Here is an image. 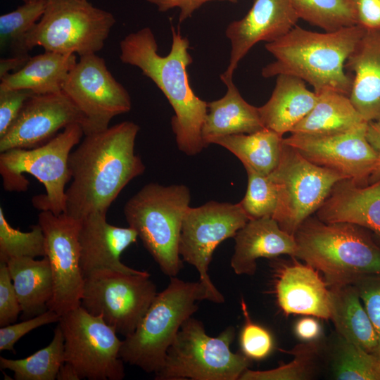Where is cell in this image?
I'll use <instances>...</instances> for the list:
<instances>
[{
  "mask_svg": "<svg viewBox=\"0 0 380 380\" xmlns=\"http://www.w3.org/2000/svg\"><path fill=\"white\" fill-rule=\"evenodd\" d=\"M139 127L124 121L84 135L71 151L68 166L72 182L66 189L65 213L81 220L107 211L127 184L142 175L145 165L135 154Z\"/></svg>",
  "mask_w": 380,
  "mask_h": 380,
  "instance_id": "cell-1",
  "label": "cell"
},
{
  "mask_svg": "<svg viewBox=\"0 0 380 380\" xmlns=\"http://www.w3.org/2000/svg\"><path fill=\"white\" fill-rule=\"evenodd\" d=\"M172 34L170 53H158L156 37L149 27H144L127 35L120 42V59L125 64L139 68L164 94L175 115L171 119L179 151L192 156L207 147L201 129L208 113V102L192 90L186 71L193 62L188 39L181 34L179 27L171 26Z\"/></svg>",
  "mask_w": 380,
  "mask_h": 380,
  "instance_id": "cell-2",
  "label": "cell"
},
{
  "mask_svg": "<svg viewBox=\"0 0 380 380\" xmlns=\"http://www.w3.org/2000/svg\"><path fill=\"white\" fill-rule=\"evenodd\" d=\"M366 29L355 25L316 32L297 25L280 39L266 43L275 60L262 70L265 78L288 75L309 83L316 94L332 89L349 96L353 78L345 63Z\"/></svg>",
  "mask_w": 380,
  "mask_h": 380,
  "instance_id": "cell-3",
  "label": "cell"
},
{
  "mask_svg": "<svg viewBox=\"0 0 380 380\" xmlns=\"http://www.w3.org/2000/svg\"><path fill=\"white\" fill-rule=\"evenodd\" d=\"M294 236L296 257L320 271L330 286L380 276V247L360 226L309 217Z\"/></svg>",
  "mask_w": 380,
  "mask_h": 380,
  "instance_id": "cell-4",
  "label": "cell"
},
{
  "mask_svg": "<svg viewBox=\"0 0 380 380\" xmlns=\"http://www.w3.org/2000/svg\"><path fill=\"white\" fill-rule=\"evenodd\" d=\"M203 300H208V294L199 281L170 277L168 286L157 293L134 332L122 340L121 359L147 373H156L181 326L197 311L196 303Z\"/></svg>",
  "mask_w": 380,
  "mask_h": 380,
  "instance_id": "cell-5",
  "label": "cell"
},
{
  "mask_svg": "<svg viewBox=\"0 0 380 380\" xmlns=\"http://www.w3.org/2000/svg\"><path fill=\"white\" fill-rule=\"evenodd\" d=\"M191 194L184 184L149 183L125 203L124 214L144 247L170 277L183 267L179 253L182 222L190 207Z\"/></svg>",
  "mask_w": 380,
  "mask_h": 380,
  "instance_id": "cell-6",
  "label": "cell"
},
{
  "mask_svg": "<svg viewBox=\"0 0 380 380\" xmlns=\"http://www.w3.org/2000/svg\"><path fill=\"white\" fill-rule=\"evenodd\" d=\"M84 135L80 124L67 126L62 132L32 148H13L0 154V174L7 191H25L27 173L44 184L46 194L35 196L32 204L38 210L60 215L66 210L65 187L71 179L68 160L73 147Z\"/></svg>",
  "mask_w": 380,
  "mask_h": 380,
  "instance_id": "cell-7",
  "label": "cell"
},
{
  "mask_svg": "<svg viewBox=\"0 0 380 380\" xmlns=\"http://www.w3.org/2000/svg\"><path fill=\"white\" fill-rule=\"evenodd\" d=\"M235 336L227 327L217 336H208L202 322L192 317L181 326L167 350L156 380H237L251 365L243 354L234 353Z\"/></svg>",
  "mask_w": 380,
  "mask_h": 380,
  "instance_id": "cell-8",
  "label": "cell"
},
{
  "mask_svg": "<svg viewBox=\"0 0 380 380\" xmlns=\"http://www.w3.org/2000/svg\"><path fill=\"white\" fill-rule=\"evenodd\" d=\"M116 20L87 0H48L39 20L29 31L25 44L46 51L80 56L101 50Z\"/></svg>",
  "mask_w": 380,
  "mask_h": 380,
  "instance_id": "cell-9",
  "label": "cell"
},
{
  "mask_svg": "<svg viewBox=\"0 0 380 380\" xmlns=\"http://www.w3.org/2000/svg\"><path fill=\"white\" fill-rule=\"evenodd\" d=\"M269 175L278 190V203L272 218L291 235L317 211L334 186L348 179L338 172L312 163L284 142L279 164Z\"/></svg>",
  "mask_w": 380,
  "mask_h": 380,
  "instance_id": "cell-10",
  "label": "cell"
},
{
  "mask_svg": "<svg viewBox=\"0 0 380 380\" xmlns=\"http://www.w3.org/2000/svg\"><path fill=\"white\" fill-rule=\"evenodd\" d=\"M157 293L146 271L101 270L84 277L80 305L126 337L134 332Z\"/></svg>",
  "mask_w": 380,
  "mask_h": 380,
  "instance_id": "cell-11",
  "label": "cell"
},
{
  "mask_svg": "<svg viewBox=\"0 0 380 380\" xmlns=\"http://www.w3.org/2000/svg\"><path fill=\"white\" fill-rule=\"evenodd\" d=\"M58 322L64 337L65 362L75 368L81 379L125 377L124 361L120 356L122 341L101 316L80 305L61 315Z\"/></svg>",
  "mask_w": 380,
  "mask_h": 380,
  "instance_id": "cell-12",
  "label": "cell"
},
{
  "mask_svg": "<svg viewBox=\"0 0 380 380\" xmlns=\"http://www.w3.org/2000/svg\"><path fill=\"white\" fill-rule=\"evenodd\" d=\"M250 220L240 203L210 201L189 207L183 219L179 253L183 260L198 272L199 281L204 286L208 300L216 304L224 302L208 274V267L215 248L224 240L234 237Z\"/></svg>",
  "mask_w": 380,
  "mask_h": 380,
  "instance_id": "cell-13",
  "label": "cell"
},
{
  "mask_svg": "<svg viewBox=\"0 0 380 380\" xmlns=\"http://www.w3.org/2000/svg\"><path fill=\"white\" fill-rule=\"evenodd\" d=\"M63 91L83 115L84 135L106 129L115 116L132 108L129 93L108 70L105 60L96 53L80 57Z\"/></svg>",
  "mask_w": 380,
  "mask_h": 380,
  "instance_id": "cell-14",
  "label": "cell"
},
{
  "mask_svg": "<svg viewBox=\"0 0 380 380\" xmlns=\"http://www.w3.org/2000/svg\"><path fill=\"white\" fill-rule=\"evenodd\" d=\"M80 223L65 213L55 215L42 210L38 215L53 283L48 309L60 316L80 305L84 282L80 266Z\"/></svg>",
  "mask_w": 380,
  "mask_h": 380,
  "instance_id": "cell-15",
  "label": "cell"
},
{
  "mask_svg": "<svg viewBox=\"0 0 380 380\" xmlns=\"http://www.w3.org/2000/svg\"><path fill=\"white\" fill-rule=\"evenodd\" d=\"M367 125L332 134L293 133L284 138L283 142L312 163L365 186L380 167V158L367 139Z\"/></svg>",
  "mask_w": 380,
  "mask_h": 380,
  "instance_id": "cell-16",
  "label": "cell"
},
{
  "mask_svg": "<svg viewBox=\"0 0 380 380\" xmlns=\"http://www.w3.org/2000/svg\"><path fill=\"white\" fill-rule=\"evenodd\" d=\"M84 121L82 113L63 91L34 94L0 137V152L39 146L70 125L77 123L82 128Z\"/></svg>",
  "mask_w": 380,
  "mask_h": 380,
  "instance_id": "cell-17",
  "label": "cell"
},
{
  "mask_svg": "<svg viewBox=\"0 0 380 380\" xmlns=\"http://www.w3.org/2000/svg\"><path fill=\"white\" fill-rule=\"evenodd\" d=\"M299 20L293 0H254L246 15L230 23L225 30L231 52L227 68L220 76L232 77L239 63L253 46L280 39Z\"/></svg>",
  "mask_w": 380,
  "mask_h": 380,
  "instance_id": "cell-18",
  "label": "cell"
},
{
  "mask_svg": "<svg viewBox=\"0 0 380 380\" xmlns=\"http://www.w3.org/2000/svg\"><path fill=\"white\" fill-rule=\"evenodd\" d=\"M137 232L132 227L109 224L106 214L91 213L81 220L79 230L80 266L84 277L101 270L126 273L141 270L131 268L120 260L122 253L137 241Z\"/></svg>",
  "mask_w": 380,
  "mask_h": 380,
  "instance_id": "cell-19",
  "label": "cell"
},
{
  "mask_svg": "<svg viewBox=\"0 0 380 380\" xmlns=\"http://www.w3.org/2000/svg\"><path fill=\"white\" fill-rule=\"evenodd\" d=\"M274 288L277 303L286 315H312L329 319L331 296L327 283L310 265L276 264Z\"/></svg>",
  "mask_w": 380,
  "mask_h": 380,
  "instance_id": "cell-20",
  "label": "cell"
},
{
  "mask_svg": "<svg viewBox=\"0 0 380 380\" xmlns=\"http://www.w3.org/2000/svg\"><path fill=\"white\" fill-rule=\"evenodd\" d=\"M234 238V251L230 265L239 275H253L260 258L281 255L294 258L297 252L294 235L281 229L272 217L250 220Z\"/></svg>",
  "mask_w": 380,
  "mask_h": 380,
  "instance_id": "cell-21",
  "label": "cell"
},
{
  "mask_svg": "<svg viewBox=\"0 0 380 380\" xmlns=\"http://www.w3.org/2000/svg\"><path fill=\"white\" fill-rule=\"evenodd\" d=\"M324 222H348L367 228L380 236V179L365 186L350 179L337 182L317 211Z\"/></svg>",
  "mask_w": 380,
  "mask_h": 380,
  "instance_id": "cell-22",
  "label": "cell"
},
{
  "mask_svg": "<svg viewBox=\"0 0 380 380\" xmlns=\"http://www.w3.org/2000/svg\"><path fill=\"white\" fill-rule=\"evenodd\" d=\"M354 72L349 99L367 122L380 119V30H367L347 58Z\"/></svg>",
  "mask_w": 380,
  "mask_h": 380,
  "instance_id": "cell-23",
  "label": "cell"
},
{
  "mask_svg": "<svg viewBox=\"0 0 380 380\" xmlns=\"http://www.w3.org/2000/svg\"><path fill=\"white\" fill-rule=\"evenodd\" d=\"M227 86L225 95L208 102V113L202 129V139L208 146L219 137L251 134L263 128L258 107L248 103L240 94L232 77H221Z\"/></svg>",
  "mask_w": 380,
  "mask_h": 380,
  "instance_id": "cell-24",
  "label": "cell"
},
{
  "mask_svg": "<svg viewBox=\"0 0 380 380\" xmlns=\"http://www.w3.org/2000/svg\"><path fill=\"white\" fill-rule=\"evenodd\" d=\"M318 99L303 80L291 75H279L270 99L258 107L265 128L282 135L291 132L313 108Z\"/></svg>",
  "mask_w": 380,
  "mask_h": 380,
  "instance_id": "cell-25",
  "label": "cell"
},
{
  "mask_svg": "<svg viewBox=\"0 0 380 380\" xmlns=\"http://www.w3.org/2000/svg\"><path fill=\"white\" fill-rule=\"evenodd\" d=\"M75 54L46 51L30 57L19 70L1 79V89H28L35 94L63 91V84L77 63Z\"/></svg>",
  "mask_w": 380,
  "mask_h": 380,
  "instance_id": "cell-26",
  "label": "cell"
},
{
  "mask_svg": "<svg viewBox=\"0 0 380 380\" xmlns=\"http://www.w3.org/2000/svg\"><path fill=\"white\" fill-rule=\"evenodd\" d=\"M6 263L20 303L22 318L27 319L46 311L53 293L48 258L23 257Z\"/></svg>",
  "mask_w": 380,
  "mask_h": 380,
  "instance_id": "cell-27",
  "label": "cell"
},
{
  "mask_svg": "<svg viewBox=\"0 0 380 380\" xmlns=\"http://www.w3.org/2000/svg\"><path fill=\"white\" fill-rule=\"evenodd\" d=\"M330 287V319L341 338L376 355L377 336L366 309L361 304L357 286L350 284Z\"/></svg>",
  "mask_w": 380,
  "mask_h": 380,
  "instance_id": "cell-28",
  "label": "cell"
},
{
  "mask_svg": "<svg viewBox=\"0 0 380 380\" xmlns=\"http://www.w3.org/2000/svg\"><path fill=\"white\" fill-rule=\"evenodd\" d=\"M310 112L291 132L309 134H332L347 132L367 123L348 96L332 89L317 94Z\"/></svg>",
  "mask_w": 380,
  "mask_h": 380,
  "instance_id": "cell-29",
  "label": "cell"
},
{
  "mask_svg": "<svg viewBox=\"0 0 380 380\" xmlns=\"http://www.w3.org/2000/svg\"><path fill=\"white\" fill-rule=\"evenodd\" d=\"M283 136L263 128L251 134L222 137L211 144L220 145L249 167L263 175L270 174L278 165L283 144Z\"/></svg>",
  "mask_w": 380,
  "mask_h": 380,
  "instance_id": "cell-30",
  "label": "cell"
},
{
  "mask_svg": "<svg viewBox=\"0 0 380 380\" xmlns=\"http://www.w3.org/2000/svg\"><path fill=\"white\" fill-rule=\"evenodd\" d=\"M64 362V337L58 324L45 348L23 359L0 357L1 368L12 371L16 380H55Z\"/></svg>",
  "mask_w": 380,
  "mask_h": 380,
  "instance_id": "cell-31",
  "label": "cell"
},
{
  "mask_svg": "<svg viewBox=\"0 0 380 380\" xmlns=\"http://www.w3.org/2000/svg\"><path fill=\"white\" fill-rule=\"evenodd\" d=\"M47 1L26 2L15 10L0 16L1 55L6 56L4 57L30 58L25 37L44 14Z\"/></svg>",
  "mask_w": 380,
  "mask_h": 380,
  "instance_id": "cell-32",
  "label": "cell"
},
{
  "mask_svg": "<svg viewBox=\"0 0 380 380\" xmlns=\"http://www.w3.org/2000/svg\"><path fill=\"white\" fill-rule=\"evenodd\" d=\"M299 18L325 32L357 25L350 0H293Z\"/></svg>",
  "mask_w": 380,
  "mask_h": 380,
  "instance_id": "cell-33",
  "label": "cell"
},
{
  "mask_svg": "<svg viewBox=\"0 0 380 380\" xmlns=\"http://www.w3.org/2000/svg\"><path fill=\"white\" fill-rule=\"evenodd\" d=\"M46 239L39 224L32 225L31 231L22 232L13 228L0 208V262L23 257H45Z\"/></svg>",
  "mask_w": 380,
  "mask_h": 380,
  "instance_id": "cell-34",
  "label": "cell"
},
{
  "mask_svg": "<svg viewBox=\"0 0 380 380\" xmlns=\"http://www.w3.org/2000/svg\"><path fill=\"white\" fill-rule=\"evenodd\" d=\"M338 380H380V359L342 338L334 366Z\"/></svg>",
  "mask_w": 380,
  "mask_h": 380,
  "instance_id": "cell-35",
  "label": "cell"
},
{
  "mask_svg": "<svg viewBox=\"0 0 380 380\" xmlns=\"http://www.w3.org/2000/svg\"><path fill=\"white\" fill-rule=\"evenodd\" d=\"M290 353L293 355L291 362L269 370L254 371L248 368L239 380H303L310 378L318 354L317 345L313 342L299 344Z\"/></svg>",
  "mask_w": 380,
  "mask_h": 380,
  "instance_id": "cell-36",
  "label": "cell"
},
{
  "mask_svg": "<svg viewBox=\"0 0 380 380\" xmlns=\"http://www.w3.org/2000/svg\"><path fill=\"white\" fill-rule=\"evenodd\" d=\"M248 186L239 202L250 220L273 216L278 203L277 186L270 175L260 174L245 167Z\"/></svg>",
  "mask_w": 380,
  "mask_h": 380,
  "instance_id": "cell-37",
  "label": "cell"
},
{
  "mask_svg": "<svg viewBox=\"0 0 380 380\" xmlns=\"http://www.w3.org/2000/svg\"><path fill=\"white\" fill-rule=\"evenodd\" d=\"M241 308L244 317V324L239 336L242 353L250 360H262L273 349L272 336L265 328L252 321L243 298L241 299Z\"/></svg>",
  "mask_w": 380,
  "mask_h": 380,
  "instance_id": "cell-38",
  "label": "cell"
},
{
  "mask_svg": "<svg viewBox=\"0 0 380 380\" xmlns=\"http://www.w3.org/2000/svg\"><path fill=\"white\" fill-rule=\"evenodd\" d=\"M61 316L47 310L43 313L17 324H10L0 328V351L13 350L16 342L31 331L47 324L58 322Z\"/></svg>",
  "mask_w": 380,
  "mask_h": 380,
  "instance_id": "cell-39",
  "label": "cell"
},
{
  "mask_svg": "<svg viewBox=\"0 0 380 380\" xmlns=\"http://www.w3.org/2000/svg\"><path fill=\"white\" fill-rule=\"evenodd\" d=\"M355 284L377 336L376 355L380 359V276L363 278Z\"/></svg>",
  "mask_w": 380,
  "mask_h": 380,
  "instance_id": "cell-40",
  "label": "cell"
},
{
  "mask_svg": "<svg viewBox=\"0 0 380 380\" xmlns=\"http://www.w3.org/2000/svg\"><path fill=\"white\" fill-rule=\"evenodd\" d=\"M20 312V303L7 265L0 262V326L15 322Z\"/></svg>",
  "mask_w": 380,
  "mask_h": 380,
  "instance_id": "cell-41",
  "label": "cell"
},
{
  "mask_svg": "<svg viewBox=\"0 0 380 380\" xmlns=\"http://www.w3.org/2000/svg\"><path fill=\"white\" fill-rule=\"evenodd\" d=\"M34 94L28 89H0V137L15 121L27 100Z\"/></svg>",
  "mask_w": 380,
  "mask_h": 380,
  "instance_id": "cell-42",
  "label": "cell"
},
{
  "mask_svg": "<svg viewBox=\"0 0 380 380\" xmlns=\"http://www.w3.org/2000/svg\"><path fill=\"white\" fill-rule=\"evenodd\" d=\"M357 25L367 30H380V0H350Z\"/></svg>",
  "mask_w": 380,
  "mask_h": 380,
  "instance_id": "cell-43",
  "label": "cell"
},
{
  "mask_svg": "<svg viewBox=\"0 0 380 380\" xmlns=\"http://www.w3.org/2000/svg\"><path fill=\"white\" fill-rule=\"evenodd\" d=\"M156 5L160 12H165L170 9L178 8L180 10L179 21L182 23L191 17L193 13L203 4L214 1H228L235 4L238 0H145Z\"/></svg>",
  "mask_w": 380,
  "mask_h": 380,
  "instance_id": "cell-44",
  "label": "cell"
},
{
  "mask_svg": "<svg viewBox=\"0 0 380 380\" xmlns=\"http://www.w3.org/2000/svg\"><path fill=\"white\" fill-rule=\"evenodd\" d=\"M321 327L317 320L305 317L298 320L295 326V333L301 340L308 341L316 338L320 334Z\"/></svg>",
  "mask_w": 380,
  "mask_h": 380,
  "instance_id": "cell-45",
  "label": "cell"
},
{
  "mask_svg": "<svg viewBox=\"0 0 380 380\" xmlns=\"http://www.w3.org/2000/svg\"><path fill=\"white\" fill-rule=\"evenodd\" d=\"M367 139L380 158V119L368 122ZM380 179V167L370 179L369 184Z\"/></svg>",
  "mask_w": 380,
  "mask_h": 380,
  "instance_id": "cell-46",
  "label": "cell"
},
{
  "mask_svg": "<svg viewBox=\"0 0 380 380\" xmlns=\"http://www.w3.org/2000/svg\"><path fill=\"white\" fill-rule=\"evenodd\" d=\"M30 59L23 57H3L0 60V79L22 68Z\"/></svg>",
  "mask_w": 380,
  "mask_h": 380,
  "instance_id": "cell-47",
  "label": "cell"
},
{
  "mask_svg": "<svg viewBox=\"0 0 380 380\" xmlns=\"http://www.w3.org/2000/svg\"><path fill=\"white\" fill-rule=\"evenodd\" d=\"M56 379L58 380H80L81 379L75 368L69 363L64 362L60 367Z\"/></svg>",
  "mask_w": 380,
  "mask_h": 380,
  "instance_id": "cell-48",
  "label": "cell"
},
{
  "mask_svg": "<svg viewBox=\"0 0 380 380\" xmlns=\"http://www.w3.org/2000/svg\"><path fill=\"white\" fill-rule=\"evenodd\" d=\"M24 3L26 2H35V1H47V0H23Z\"/></svg>",
  "mask_w": 380,
  "mask_h": 380,
  "instance_id": "cell-49",
  "label": "cell"
}]
</instances>
